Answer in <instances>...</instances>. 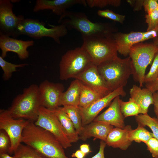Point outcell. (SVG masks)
<instances>
[{"label":"cell","instance_id":"6da1fadb","mask_svg":"<svg viewBox=\"0 0 158 158\" xmlns=\"http://www.w3.org/2000/svg\"><path fill=\"white\" fill-rule=\"evenodd\" d=\"M22 142L46 158H68L54 136L33 121H29L25 127Z\"/></svg>","mask_w":158,"mask_h":158},{"label":"cell","instance_id":"7a4b0ae2","mask_svg":"<svg viewBox=\"0 0 158 158\" xmlns=\"http://www.w3.org/2000/svg\"><path fill=\"white\" fill-rule=\"evenodd\" d=\"M58 23L68 29H75L80 33L82 38L112 35L115 30L111 24L90 21L84 13L67 11L60 16Z\"/></svg>","mask_w":158,"mask_h":158},{"label":"cell","instance_id":"3957f363","mask_svg":"<svg viewBox=\"0 0 158 158\" xmlns=\"http://www.w3.org/2000/svg\"><path fill=\"white\" fill-rule=\"evenodd\" d=\"M41 106L38 86L33 84L17 95L10 107L5 110L13 118L35 122L38 117Z\"/></svg>","mask_w":158,"mask_h":158},{"label":"cell","instance_id":"277c9868","mask_svg":"<svg viewBox=\"0 0 158 158\" xmlns=\"http://www.w3.org/2000/svg\"><path fill=\"white\" fill-rule=\"evenodd\" d=\"M97 68L106 84L112 91L125 86L132 75L129 56L122 59L117 56L97 66Z\"/></svg>","mask_w":158,"mask_h":158},{"label":"cell","instance_id":"5b68a950","mask_svg":"<svg viewBox=\"0 0 158 158\" xmlns=\"http://www.w3.org/2000/svg\"><path fill=\"white\" fill-rule=\"evenodd\" d=\"M158 51V46L154 43L140 42L133 45L129 53L131 63L132 75L134 81L143 87L146 68L152 63Z\"/></svg>","mask_w":158,"mask_h":158},{"label":"cell","instance_id":"8992f818","mask_svg":"<svg viewBox=\"0 0 158 158\" xmlns=\"http://www.w3.org/2000/svg\"><path fill=\"white\" fill-rule=\"evenodd\" d=\"M82 46L90 56L92 63L97 66L117 56V48L112 35L82 39Z\"/></svg>","mask_w":158,"mask_h":158},{"label":"cell","instance_id":"52a82bcc","mask_svg":"<svg viewBox=\"0 0 158 158\" xmlns=\"http://www.w3.org/2000/svg\"><path fill=\"white\" fill-rule=\"evenodd\" d=\"M92 63L90 56L82 46L68 50L62 56L59 62L60 79L74 78Z\"/></svg>","mask_w":158,"mask_h":158},{"label":"cell","instance_id":"ba28073f","mask_svg":"<svg viewBox=\"0 0 158 158\" xmlns=\"http://www.w3.org/2000/svg\"><path fill=\"white\" fill-rule=\"evenodd\" d=\"M45 25L44 22L38 20L25 19L18 27L16 37L20 35H26L35 39L49 37L60 44V38L68 34V29L63 24L54 26L50 28H47Z\"/></svg>","mask_w":158,"mask_h":158},{"label":"cell","instance_id":"9c48e42d","mask_svg":"<svg viewBox=\"0 0 158 158\" xmlns=\"http://www.w3.org/2000/svg\"><path fill=\"white\" fill-rule=\"evenodd\" d=\"M35 124L52 134L64 149L70 147L72 144L69 140L58 119L53 111L44 107L40 108Z\"/></svg>","mask_w":158,"mask_h":158},{"label":"cell","instance_id":"30bf717a","mask_svg":"<svg viewBox=\"0 0 158 158\" xmlns=\"http://www.w3.org/2000/svg\"><path fill=\"white\" fill-rule=\"evenodd\" d=\"M29 121L23 119H15L9 116L5 110L0 111V130L7 133L11 142V147L8 154H13L22 142L23 130Z\"/></svg>","mask_w":158,"mask_h":158},{"label":"cell","instance_id":"8fae6325","mask_svg":"<svg viewBox=\"0 0 158 158\" xmlns=\"http://www.w3.org/2000/svg\"><path fill=\"white\" fill-rule=\"evenodd\" d=\"M158 35L155 30L146 32H132L129 33H114L113 37L116 42L118 52L126 56L129 55L131 47L135 44L141 42Z\"/></svg>","mask_w":158,"mask_h":158},{"label":"cell","instance_id":"7c38bea8","mask_svg":"<svg viewBox=\"0 0 158 158\" xmlns=\"http://www.w3.org/2000/svg\"><path fill=\"white\" fill-rule=\"evenodd\" d=\"M13 8L11 0H0V32L15 38L18 27L25 18L22 15L16 16Z\"/></svg>","mask_w":158,"mask_h":158},{"label":"cell","instance_id":"4fadbf2b","mask_svg":"<svg viewBox=\"0 0 158 158\" xmlns=\"http://www.w3.org/2000/svg\"><path fill=\"white\" fill-rule=\"evenodd\" d=\"M38 87L41 106L51 110L59 107L60 98L64 88L62 84L45 80Z\"/></svg>","mask_w":158,"mask_h":158},{"label":"cell","instance_id":"5bb4252c","mask_svg":"<svg viewBox=\"0 0 158 158\" xmlns=\"http://www.w3.org/2000/svg\"><path fill=\"white\" fill-rule=\"evenodd\" d=\"M126 93L123 87L114 90L109 94L85 108L79 107L82 117V124L84 126L92 122L99 112L118 96L124 97Z\"/></svg>","mask_w":158,"mask_h":158},{"label":"cell","instance_id":"9a60e30c","mask_svg":"<svg viewBox=\"0 0 158 158\" xmlns=\"http://www.w3.org/2000/svg\"><path fill=\"white\" fill-rule=\"evenodd\" d=\"M33 40L23 41L18 40L5 35L0 32V48L1 51V57L4 59L8 52L16 53L22 60L28 57L29 53L27 49L32 46Z\"/></svg>","mask_w":158,"mask_h":158},{"label":"cell","instance_id":"2e32d148","mask_svg":"<svg viewBox=\"0 0 158 158\" xmlns=\"http://www.w3.org/2000/svg\"><path fill=\"white\" fill-rule=\"evenodd\" d=\"M74 78L80 81L104 96L112 91L108 87L100 74L97 66L92 63Z\"/></svg>","mask_w":158,"mask_h":158},{"label":"cell","instance_id":"e0dca14e","mask_svg":"<svg viewBox=\"0 0 158 158\" xmlns=\"http://www.w3.org/2000/svg\"><path fill=\"white\" fill-rule=\"evenodd\" d=\"M121 100L120 96L116 97L107 109L97 116L93 121L105 123L116 128H124L125 126V118L121 111Z\"/></svg>","mask_w":158,"mask_h":158},{"label":"cell","instance_id":"ac0fdd59","mask_svg":"<svg viewBox=\"0 0 158 158\" xmlns=\"http://www.w3.org/2000/svg\"><path fill=\"white\" fill-rule=\"evenodd\" d=\"M77 4L86 6V0H37L33 11L37 12L50 10L56 15L60 16L67 11V8Z\"/></svg>","mask_w":158,"mask_h":158},{"label":"cell","instance_id":"d6986e66","mask_svg":"<svg viewBox=\"0 0 158 158\" xmlns=\"http://www.w3.org/2000/svg\"><path fill=\"white\" fill-rule=\"evenodd\" d=\"M113 126L107 123L93 121L83 126L79 134V139L85 141L93 137L105 142L107 137Z\"/></svg>","mask_w":158,"mask_h":158},{"label":"cell","instance_id":"ffe728a7","mask_svg":"<svg viewBox=\"0 0 158 158\" xmlns=\"http://www.w3.org/2000/svg\"><path fill=\"white\" fill-rule=\"evenodd\" d=\"M132 129L131 126H125L123 128H113L109 133L105 141L106 145L123 150H127L132 142L128 138V133Z\"/></svg>","mask_w":158,"mask_h":158},{"label":"cell","instance_id":"44dd1931","mask_svg":"<svg viewBox=\"0 0 158 158\" xmlns=\"http://www.w3.org/2000/svg\"><path fill=\"white\" fill-rule=\"evenodd\" d=\"M129 99L139 107L141 114L147 113L150 105L154 104L153 93L148 89H142L136 85H133L130 89Z\"/></svg>","mask_w":158,"mask_h":158},{"label":"cell","instance_id":"7402d4cb","mask_svg":"<svg viewBox=\"0 0 158 158\" xmlns=\"http://www.w3.org/2000/svg\"><path fill=\"white\" fill-rule=\"evenodd\" d=\"M80 92V81L75 79L71 83L67 90L62 93L60 99L59 106H79Z\"/></svg>","mask_w":158,"mask_h":158},{"label":"cell","instance_id":"603a6c76","mask_svg":"<svg viewBox=\"0 0 158 158\" xmlns=\"http://www.w3.org/2000/svg\"><path fill=\"white\" fill-rule=\"evenodd\" d=\"M60 122L69 140L72 143L77 142L79 139V135L67 114L59 107L52 110Z\"/></svg>","mask_w":158,"mask_h":158},{"label":"cell","instance_id":"cb8c5ba5","mask_svg":"<svg viewBox=\"0 0 158 158\" xmlns=\"http://www.w3.org/2000/svg\"><path fill=\"white\" fill-rule=\"evenodd\" d=\"M80 81V92L79 104V107H86L105 96Z\"/></svg>","mask_w":158,"mask_h":158},{"label":"cell","instance_id":"d4e9b609","mask_svg":"<svg viewBox=\"0 0 158 158\" xmlns=\"http://www.w3.org/2000/svg\"><path fill=\"white\" fill-rule=\"evenodd\" d=\"M62 107L73 123L79 135L83 127L82 117L79 107L66 105L63 106Z\"/></svg>","mask_w":158,"mask_h":158},{"label":"cell","instance_id":"484cf974","mask_svg":"<svg viewBox=\"0 0 158 158\" xmlns=\"http://www.w3.org/2000/svg\"><path fill=\"white\" fill-rule=\"evenodd\" d=\"M135 119L138 125L149 127L152 132L154 137L158 140V119L157 118L152 117L146 113L135 116Z\"/></svg>","mask_w":158,"mask_h":158},{"label":"cell","instance_id":"4316f807","mask_svg":"<svg viewBox=\"0 0 158 158\" xmlns=\"http://www.w3.org/2000/svg\"><path fill=\"white\" fill-rule=\"evenodd\" d=\"M129 140L137 143L143 142L145 143L151 138L154 137L152 133L148 131L144 127L138 125L135 129H131L128 134Z\"/></svg>","mask_w":158,"mask_h":158},{"label":"cell","instance_id":"83f0119b","mask_svg":"<svg viewBox=\"0 0 158 158\" xmlns=\"http://www.w3.org/2000/svg\"><path fill=\"white\" fill-rule=\"evenodd\" d=\"M15 158H46L33 148L21 143L13 153Z\"/></svg>","mask_w":158,"mask_h":158},{"label":"cell","instance_id":"f1b7e54d","mask_svg":"<svg viewBox=\"0 0 158 158\" xmlns=\"http://www.w3.org/2000/svg\"><path fill=\"white\" fill-rule=\"evenodd\" d=\"M27 63L15 64L8 62L0 56V66L3 71V77L4 80H8L13 73L16 71L18 68L22 67L27 65Z\"/></svg>","mask_w":158,"mask_h":158},{"label":"cell","instance_id":"f546056e","mask_svg":"<svg viewBox=\"0 0 158 158\" xmlns=\"http://www.w3.org/2000/svg\"><path fill=\"white\" fill-rule=\"evenodd\" d=\"M121 109L125 118L132 116H137L141 114L139 106L134 102L129 99L128 101H121Z\"/></svg>","mask_w":158,"mask_h":158},{"label":"cell","instance_id":"4dcf8cb0","mask_svg":"<svg viewBox=\"0 0 158 158\" xmlns=\"http://www.w3.org/2000/svg\"><path fill=\"white\" fill-rule=\"evenodd\" d=\"M158 77V51L154 55L152 64L148 73L145 75L144 83L152 82Z\"/></svg>","mask_w":158,"mask_h":158},{"label":"cell","instance_id":"1f68e13d","mask_svg":"<svg viewBox=\"0 0 158 158\" xmlns=\"http://www.w3.org/2000/svg\"><path fill=\"white\" fill-rule=\"evenodd\" d=\"M87 5L91 8H103L107 6L114 7L119 6L121 3L120 0H86Z\"/></svg>","mask_w":158,"mask_h":158},{"label":"cell","instance_id":"d6a6232c","mask_svg":"<svg viewBox=\"0 0 158 158\" xmlns=\"http://www.w3.org/2000/svg\"><path fill=\"white\" fill-rule=\"evenodd\" d=\"M98 15L102 17L109 19L112 20L123 23L125 20V16L115 13L109 9L99 10Z\"/></svg>","mask_w":158,"mask_h":158},{"label":"cell","instance_id":"836d02e7","mask_svg":"<svg viewBox=\"0 0 158 158\" xmlns=\"http://www.w3.org/2000/svg\"><path fill=\"white\" fill-rule=\"evenodd\" d=\"M145 18L148 26L147 31L155 29L158 25V9L146 14Z\"/></svg>","mask_w":158,"mask_h":158},{"label":"cell","instance_id":"e575fe53","mask_svg":"<svg viewBox=\"0 0 158 158\" xmlns=\"http://www.w3.org/2000/svg\"><path fill=\"white\" fill-rule=\"evenodd\" d=\"M10 138L4 130H0V153H8L11 147Z\"/></svg>","mask_w":158,"mask_h":158},{"label":"cell","instance_id":"d590c367","mask_svg":"<svg viewBox=\"0 0 158 158\" xmlns=\"http://www.w3.org/2000/svg\"><path fill=\"white\" fill-rule=\"evenodd\" d=\"M147 150L151 154L153 158L158 156V140L154 137L149 139L145 143Z\"/></svg>","mask_w":158,"mask_h":158},{"label":"cell","instance_id":"8d00e7d4","mask_svg":"<svg viewBox=\"0 0 158 158\" xmlns=\"http://www.w3.org/2000/svg\"><path fill=\"white\" fill-rule=\"evenodd\" d=\"M143 6L147 14L158 9V0H144Z\"/></svg>","mask_w":158,"mask_h":158},{"label":"cell","instance_id":"74e56055","mask_svg":"<svg viewBox=\"0 0 158 158\" xmlns=\"http://www.w3.org/2000/svg\"><path fill=\"white\" fill-rule=\"evenodd\" d=\"M145 84V87L153 93L158 91V77L154 80Z\"/></svg>","mask_w":158,"mask_h":158},{"label":"cell","instance_id":"f35d334b","mask_svg":"<svg viewBox=\"0 0 158 158\" xmlns=\"http://www.w3.org/2000/svg\"><path fill=\"white\" fill-rule=\"evenodd\" d=\"M106 145V143L104 141L101 140L98 152L91 158H105L104 152Z\"/></svg>","mask_w":158,"mask_h":158},{"label":"cell","instance_id":"ab89813d","mask_svg":"<svg viewBox=\"0 0 158 158\" xmlns=\"http://www.w3.org/2000/svg\"><path fill=\"white\" fill-rule=\"evenodd\" d=\"M154 111L158 119V91L153 93Z\"/></svg>","mask_w":158,"mask_h":158},{"label":"cell","instance_id":"60d3db41","mask_svg":"<svg viewBox=\"0 0 158 158\" xmlns=\"http://www.w3.org/2000/svg\"><path fill=\"white\" fill-rule=\"evenodd\" d=\"M80 150L86 154L91 152L90 150L89 145L86 144L81 145L80 146Z\"/></svg>","mask_w":158,"mask_h":158},{"label":"cell","instance_id":"b9f144b4","mask_svg":"<svg viewBox=\"0 0 158 158\" xmlns=\"http://www.w3.org/2000/svg\"><path fill=\"white\" fill-rule=\"evenodd\" d=\"M86 155L80 150H77L75 153H73L71 157L76 158H83Z\"/></svg>","mask_w":158,"mask_h":158},{"label":"cell","instance_id":"7bdbcfd3","mask_svg":"<svg viewBox=\"0 0 158 158\" xmlns=\"http://www.w3.org/2000/svg\"><path fill=\"white\" fill-rule=\"evenodd\" d=\"M135 6L134 9L135 11H138L143 6L144 0H136L135 1Z\"/></svg>","mask_w":158,"mask_h":158},{"label":"cell","instance_id":"ee69618b","mask_svg":"<svg viewBox=\"0 0 158 158\" xmlns=\"http://www.w3.org/2000/svg\"><path fill=\"white\" fill-rule=\"evenodd\" d=\"M0 158H15L13 156L11 157L8 153H0Z\"/></svg>","mask_w":158,"mask_h":158},{"label":"cell","instance_id":"f6af8a7d","mask_svg":"<svg viewBox=\"0 0 158 158\" xmlns=\"http://www.w3.org/2000/svg\"><path fill=\"white\" fill-rule=\"evenodd\" d=\"M153 43L158 46V35L156 37L153 38Z\"/></svg>","mask_w":158,"mask_h":158},{"label":"cell","instance_id":"bcb514c9","mask_svg":"<svg viewBox=\"0 0 158 158\" xmlns=\"http://www.w3.org/2000/svg\"><path fill=\"white\" fill-rule=\"evenodd\" d=\"M155 29L158 32V25Z\"/></svg>","mask_w":158,"mask_h":158},{"label":"cell","instance_id":"7dc6e473","mask_svg":"<svg viewBox=\"0 0 158 158\" xmlns=\"http://www.w3.org/2000/svg\"><path fill=\"white\" fill-rule=\"evenodd\" d=\"M153 158H158V156H157L156 157H154Z\"/></svg>","mask_w":158,"mask_h":158},{"label":"cell","instance_id":"c3c4849f","mask_svg":"<svg viewBox=\"0 0 158 158\" xmlns=\"http://www.w3.org/2000/svg\"></svg>","mask_w":158,"mask_h":158}]
</instances>
